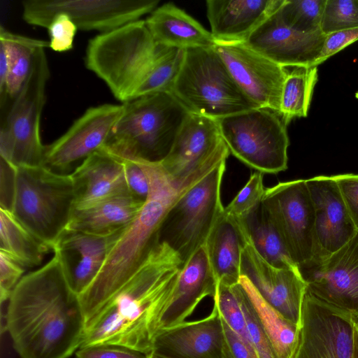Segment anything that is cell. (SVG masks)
<instances>
[{"label":"cell","instance_id":"1","mask_svg":"<svg viewBox=\"0 0 358 358\" xmlns=\"http://www.w3.org/2000/svg\"><path fill=\"white\" fill-rule=\"evenodd\" d=\"M6 329L21 358H69L81 346L86 320L58 257L24 275L13 289Z\"/></svg>","mask_w":358,"mask_h":358},{"label":"cell","instance_id":"2","mask_svg":"<svg viewBox=\"0 0 358 358\" xmlns=\"http://www.w3.org/2000/svg\"><path fill=\"white\" fill-rule=\"evenodd\" d=\"M182 266L179 255L159 242L127 283L87 324L80 348L109 343L150 353Z\"/></svg>","mask_w":358,"mask_h":358},{"label":"cell","instance_id":"3","mask_svg":"<svg viewBox=\"0 0 358 358\" xmlns=\"http://www.w3.org/2000/svg\"><path fill=\"white\" fill-rule=\"evenodd\" d=\"M148 180L149 193L139 213L110 251L99 273L79 296L86 324L127 283L159 243V231L171 207L207 173L200 171L176 184L160 162L135 159Z\"/></svg>","mask_w":358,"mask_h":358},{"label":"cell","instance_id":"4","mask_svg":"<svg viewBox=\"0 0 358 358\" xmlns=\"http://www.w3.org/2000/svg\"><path fill=\"white\" fill-rule=\"evenodd\" d=\"M123 104L124 113L103 148L122 159L162 162L191 113L169 92L146 94Z\"/></svg>","mask_w":358,"mask_h":358},{"label":"cell","instance_id":"5","mask_svg":"<svg viewBox=\"0 0 358 358\" xmlns=\"http://www.w3.org/2000/svg\"><path fill=\"white\" fill-rule=\"evenodd\" d=\"M157 48L145 20H138L91 38L85 64L124 103L134 99Z\"/></svg>","mask_w":358,"mask_h":358},{"label":"cell","instance_id":"6","mask_svg":"<svg viewBox=\"0 0 358 358\" xmlns=\"http://www.w3.org/2000/svg\"><path fill=\"white\" fill-rule=\"evenodd\" d=\"M74 200L71 174L57 173L43 166L16 167L10 211L52 250L67 227Z\"/></svg>","mask_w":358,"mask_h":358},{"label":"cell","instance_id":"7","mask_svg":"<svg viewBox=\"0 0 358 358\" xmlns=\"http://www.w3.org/2000/svg\"><path fill=\"white\" fill-rule=\"evenodd\" d=\"M172 94L191 113L215 120L259 108L237 85L213 47L185 50Z\"/></svg>","mask_w":358,"mask_h":358},{"label":"cell","instance_id":"8","mask_svg":"<svg viewBox=\"0 0 358 358\" xmlns=\"http://www.w3.org/2000/svg\"><path fill=\"white\" fill-rule=\"evenodd\" d=\"M226 161L190 187L171 207L159 231L183 265L206 241L224 211L221 186Z\"/></svg>","mask_w":358,"mask_h":358},{"label":"cell","instance_id":"9","mask_svg":"<svg viewBox=\"0 0 358 358\" xmlns=\"http://www.w3.org/2000/svg\"><path fill=\"white\" fill-rule=\"evenodd\" d=\"M216 121L229 152L246 166L270 174L287 169L289 141L278 113L256 108Z\"/></svg>","mask_w":358,"mask_h":358},{"label":"cell","instance_id":"10","mask_svg":"<svg viewBox=\"0 0 358 358\" xmlns=\"http://www.w3.org/2000/svg\"><path fill=\"white\" fill-rule=\"evenodd\" d=\"M45 48L36 50L29 75L1 123L11 141L8 162L15 167L43 166L45 145L41 142L40 124L50 77Z\"/></svg>","mask_w":358,"mask_h":358},{"label":"cell","instance_id":"11","mask_svg":"<svg viewBox=\"0 0 358 358\" xmlns=\"http://www.w3.org/2000/svg\"><path fill=\"white\" fill-rule=\"evenodd\" d=\"M158 0H27L22 19L47 28L57 15H67L78 29L108 32L151 13Z\"/></svg>","mask_w":358,"mask_h":358},{"label":"cell","instance_id":"12","mask_svg":"<svg viewBox=\"0 0 358 358\" xmlns=\"http://www.w3.org/2000/svg\"><path fill=\"white\" fill-rule=\"evenodd\" d=\"M262 203L297 266L314 258L317 252L315 212L306 180L279 182L266 188Z\"/></svg>","mask_w":358,"mask_h":358},{"label":"cell","instance_id":"13","mask_svg":"<svg viewBox=\"0 0 358 358\" xmlns=\"http://www.w3.org/2000/svg\"><path fill=\"white\" fill-rule=\"evenodd\" d=\"M358 319L306 292L299 342L292 358H352Z\"/></svg>","mask_w":358,"mask_h":358},{"label":"cell","instance_id":"14","mask_svg":"<svg viewBox=\"0 0 358 358\" xmlns=\"http://www.w3.org/2000/svg\"><path fill=\"white\" fill-rule=\"evenodd\" d=\"M299 269L308 293L358 319V233L336 252Z\"/></svg>","mask_w":358,"mask_h":358},{"label":"cell","instance_id":"15","mask_svg":"<svg viewBox=\"0 0 358 358\" xmlns=\"http://www.w3.org/2000/svg\"><path fill=\"white\" fill-rule=\"evenodd\" d=\"M124 110L123 103H106L87 109L62 136L45 146L43 166L65 174L72 164L104 147Z\"/></svg>","mask_w":358,"mask_h":358},{"label":"cell","instance_id":"16","mask_svg":"<svg viewBox=\"0 0 358 358\" xmlns=\"http://www.w3.org/2000/svg\"><path fill=\"white\" fill-rule=\"evenodd\" d=\"M213 48L251 101L279 113L286 67L243 43H216Z\"/></svg>","mask_w":358,"mask_h":358},{"label":"cell","instance_id":"17","mask_svg":"<svg viewBox=\"0 0 358 358\" xmlns=\"http://www.w3.org/2000/svg\"><path fill=\"white\" fill-rule=\"evenodd\" d=\"M229 153L217 121L191 113L160 164L174 182L182 184L203 167L227 159Z\"/></svg>","mask_w":358,"mask_h":358},{"label":"cell","instance_id":"18","mask_svg":"<svg viewBox=\"0 0 358 358\" xmlns=\"http://www.w3.org/2000/svg\"><path fill=\"white\" fill-rule=\"evenodd\" d=\"M241 275L250 281L267 303L301 327L307 285L299 268L272 266L257 252L247 236L241 252Z\"/></svg>","mask_w":358,"mask_h":358},{"label":"cell","instance_id":"19","mask_svg":"<svg viewBox=\"0 0 358 358\" xmlns=\"http://www.w3.org/2000/svg\"><path fill=\"white\" fill-rule=\"evenodd\" d=\"M151 352L163 358H233L214 303L204 318L160 330Z\"/></svg>","mask_w":358,"mask_h":358},{"label":"cell","instance_id":"20","mask_svg":"<svg viewBox=\"0 0 358 358\" xmlns=\"http://www.w3.org/2000/svg\"><path fill=\"white\" fill-rule=\"evenodd\" d=\"M106 235H94L65 229L52 247L66 280L78 296L92 284L107 256L124 230Z\"/></svg>","mask_w":358,"mask_h":358},{"label":"cell","instance_id":"21","mask_svg":"<svg viewBox=\"0 0 358 358\" xmlns=\"http://www.w3.org/2000/svg\"><path fill=\"white\" fill-rule=\"evenodd\" d=\"M325 37L321 30L306 33L289 28L277 10L243 44L284 67L312 66Z\"/></svg>","mask_w":358,"mask_h":358},{"label":"cell","instance_id":"22","mask_svg":"<svg viewBox=\"0 0 358 358\" xmlns=\"http://www.w3.org/2000/svg\"><path fill=\"white\" fill-rule=\"evenodd\" d=\"M306 182L315 212L317 252L314 258L324 257L347 243L358 229L332 176H317Z\"/></svg>","mask_w":358,"mask_h":358},{"label":"cell","instance_id":"23","mask_svg":"<svg viewBox=\"0 0 358 358\" xmlns=\"http://www.w3.org/2000/svg\"><path fill=\"white\" fill-rule=\"evenodd\" d=\"M285 0H208L210 33L215 43H244Z\"/></svg>","mask_w":358,"mask_h":358},{"label":"cell","instance_id":"24","mask_svg":"<svg viewBox=\"0 0 358 358\" xmlns=\"http://www.w3.org/2000/svg\"><path fill=\"white\" fill-rule=\"evenodd\" d=\"M71 175L75 189L73 210L129 191L123 161L104 148L84 159Z\"/></svg>","mask_w":358,"mask_h":358},{"label":"cell","instance_id":"25","mask_svg":"<svg viewBox=\"0 0 358 358\" xmlns=\"http://www.w3.org/2000/svg\"><path fill=\"white\" fill-rule=\"evenodd\" d=\"M217 285L204 245L183 265L160 330L185 322L203 299L215 296Z\"/></svg>","mask_w":358,"mask_h":358},{"label":"cell","instance_id":"26","mask_svg":"<svg viewBox=\"0 0 358 358\" xmlns=\"http://www.w3.org/2000/svg\"><path fill=\"white\" fill-rule=\"evenodd\" d=\"M145 22L157 45L185 50L216 44L210 31L171 2L157 7Z\"/></svg>","mask_w":358,"mask_h":358},{"label":"cell","instance_id":"27","mask_svg":"<svg viewBox=\"0 0 358 358\" xmlns=\"http://www.w3.org/2000/svg\"><path fill=\"white\" fill-rule=\"evenodd\" d=\"M145 201L129 191L106 198L92 206L72 210L66 229L106 235L128 227Z\"/></svg>","mask_w":358,"mask_h":358},{"label":"cell","instance_id":"28","mask_svg":"<svg viewBox=\"0 0 358 358\" xmlns=\"http://www.w3.org/2000/svg\"><path fill=\"white\" fill-rule=\"evenodd\" d=\"M246 239L239 224L222 213L205 245L217 283L229 286L238 283Z\"/></svg>","mask_w":358,"mask_h":358},{"label":"cell","instance_id":"29","mask_svg":"<svg viewBox=\"0 0 358 358\" xmlns=\"http://www.w3.org/2000/svg\"><path fill=\"white\" fill-rule=\"evenodd\" d=\"M239 283L243 287L277 358H292L299 342L300 327L287 320L267 303L245 276L241 275Z\"/></svg>","mask_w":358,"mask_h":358},{"label":"cell","instance_id":"30","mask_svg":"<svg viewBox=\"0 0 358 358\" xmlns=\"http://www.w3.org/2000/svg\"><path fill=\"white\" fill-rule=\"evenodd\" d=\"M236 222L257 252L270 264L280 268H299L262 202L245 219Z\"/></svg>","mask_w":358,"mask_h":358},{"label":"cell","instance_id":"31","mask_svg":"<svg viewBox=\"0 0 358 358\" xmlns=\"http://www.w3.org/2000/svg\"><path fill=\"white\" fill-rule=\"evenodd\" d=\"M52 248L38 239L7 209L0 208V251L23 267L41 264Z\"/></svg>","mask_w":358,"mask_h":358},{"label":"cell","instance_id":"32","mask_svg":"<svg viewBox=\"0 0 358 358\" xmlns=\"http://www.w3.org/2000/svg\"><path fill=\"white\" fill-rule=\"evenodd\" d=\"M0 45L5 48L8 60L6 97L13 101L29 75L36 50L50 48V43L13 34L1 26Z\"/></svg>","mask_w":358,"mask_h":358},{"label":"cell","instance_id":"33","mask_svg":"<svg viewBox=\"0 0 358 358\" xmlns=\"http://www.w3.org/2000/svg\"><path fill=\"white\" fill-rule=\"evenodd\" d=\"M317 80V66L287 69L278 113L286 125L295 117L307 116Z\"/></svg>","mask_w":358,"mask_h":358},{"label":"cell","instance_id":"34","mask_svg":"<svg viewBox=\"0 0 358 358\" xmlns=\"http://www.w3.org/2000/svg\"><path fill=\"white\" fill-rule=\"evenodd\" d=\"M184 57L185 50L157 45L153 62L137 89L134 99L157 92L172 93Z\"/></svg>","mask_w":358,"mask_h":358},{"label":"cell","instance_id":"35","mask_svg":"<svg viewBox=\"0 0 358 358\" xmlns=\"http://www.w3.org/2000/svg\"><path fill=\"white\" fill-rule=\"evenodd\" d=\"M326 0H285L278 10L283 23L294 30L310 33L320 29Z\"/></svg>","mask_w":358,"mask_h":358},{"label":"cell","instance_id":"36","mask_svg":"<svg viewBox=\"0 0 358 358\" xmlns=\"http://www.w3.org/2000/svg\"><path fill=\"white\" fill-rule=\"evenodd\" d=\"M358 28V0H326L320 29L324 34Z\"/></svg>","mask_w":358,"mask_h":358},{"label":"cell","instance_id":"37","mask_svg":"<svg viewBox=\"0 0 358 358\" xmlns=\"http://www.w3.org/2000/svg\"><path fill=\"white\" fill-rule=\"evenodd\" d=\"M265 189L263 173H252L245 185L224 208V215L236 222L243 220L261 203Z\"/></svg>","mask_w":358,"mask_h":358},{"label":"cell","instance_id":"38","mask_svg":"<svg viewBox=\"0 0 358 358\" xmlns=\"http://www.w3.org/2000/svg\"><path fill=\"white\" fill-rule=\"evenodd\" d=\"M236 285L229 286L217 283L216 293L213 298V303L216 305L223 320L236 334L250 343L245 316L235 289Z\"/></svg>","mask_w":358,"mask_h":358},{"label":"cell","instance_id":"39","mask_svg":"<svg viewBox=\"0 0 358 358\" xmlns=\"http://www.w3.org/2000/svg\"><path fill=\"white\" fill-rule=\"evenodd\" d=\"M236 294L243 312L249 341L259 358H277L273 347L254 311L252 304L239 283L235 285Z\"/></svg>","mask_w":358,"mask_h":358},{"label":"cell","instance_id":"40","mask_svg":"<svg viewBox=\"0 0 358 358\" xmlns=\"http://www.w3.org/2000/svg\"><path fill=\"white\" fill-rule=\"evenodd\" d=\"M50 37V48L58 52H64L73 48L77 26L66 14L56 15L47 27Z\"/></svg>","mask_w":358,"mask_h":358},{"label":"cell","instance_id":"41","mask_svg":"<svg viewBox=\"0 0 358 358\" xmlns=\"http://www.w3.org/2000/svg\"><path fill=\"white\" fill-rule=\"evenodd\" d=\"M76 358H149L148 354L133 348L109 343H101L80 348Z\"/></svg>","mask_w":358,"mask_h":358},{"label":"cell","instance_id":"42","mask_svg":"<svg viewBox=\"0 0 358 358\" xmlns=\"http://www.w3.org/2000/svg\"><path fill=\"white\" fill-rule=\"evenodd\" d=\"M24 267L0 251V300L8 301L13 289L24 276Z\"/></svg>","mask_w":358,"mask_h":358},{"label":"cell","instance_id":"43","mask_svg":"<svg viewBox=\"0 0 358 358\" xmlns=\"http://www.w3.org/2000/svg\"><path fill=\"white\" fill-rule=\"evenodd\" d=\"M332 177L348 213L358 229V174L344 173Z\"/></svg>","mask_w":358,"mask_h":358},{"label":"cell","instance_id":"44","mask_svg":"<svg viewBox=\"0 0 358 358\" xmlns=\"http://www.w3.org/2000/svg\"><path fill=\"white\" fill-rule=\"evenodd\" d=\"M357 40L358 28L327 34L321 52L312 66H317L328 58Z\"/></svg>","mask_w":358,"mask_h":358},{"label":"cell","instance_id":"45","mask_svg":"<svg viewBox=\"0 0 358 358\" xmlns=\"http://www.w3.org/2000/svg\"><path fill=\"white\" fill-rule=\"evenodd\" d=\"M120 159L124 162L129 192L139 199L145 201L149 193V183L143 169L135 159Z\"/></svg>","mask_w":358,"mask_h":358},{"label":"cell","instance_id":"46","mask_svg":"<svg viewBox=\"0 0 358 358\" xmlns=\"http://www.w3.org/2000/svg\"><path fill=\"white\" fill-rule=\"evenodd\" d=\"M0 208L10 210L14 192L16 167L1 157H0Z\"/></svg>","mask_w":358,"mask_h":358},{"label":"cell","instance_id":"47","mask_svg":"<svg viewBox=\"0 0 358 358\" xmlns=\"http://www.w3.org/2000/svg\"><path fill=\"white\" fill-rule=\"evenodd\" d=\"M221 319L228 346L233 358H259L251 344L236 334L223 320L222 317Z\"/></svg>","mask_w":358,"mask_h":358},{"label":"cell","instance_id":"48","mask_svg":"<svg viewBox=\"0 0 358 358\" xmlns=\"http://www.w3.org/2000/svg\"><path fill=\"white\" fill-rule=\"evenodd\" d=\"M352 358H358V323L354 329Z\"/></svg>","mask_w":358,"mask_h":358},{"label":"cell","instance_id":"49","mask_svg":"<svg viewBox=\"0 0 358 358\" xmlns=\"http://www.w3.org/2000/svg\"><path fill=\"white\" fill-rule=\"evenodd\" d=\"M148 357L149 358H163V357H160V356H159V355H156V354H155L153 352L149 353L148 354Z\"/></svg>","mask_w":358,"mask_h":358}]
</instances>
